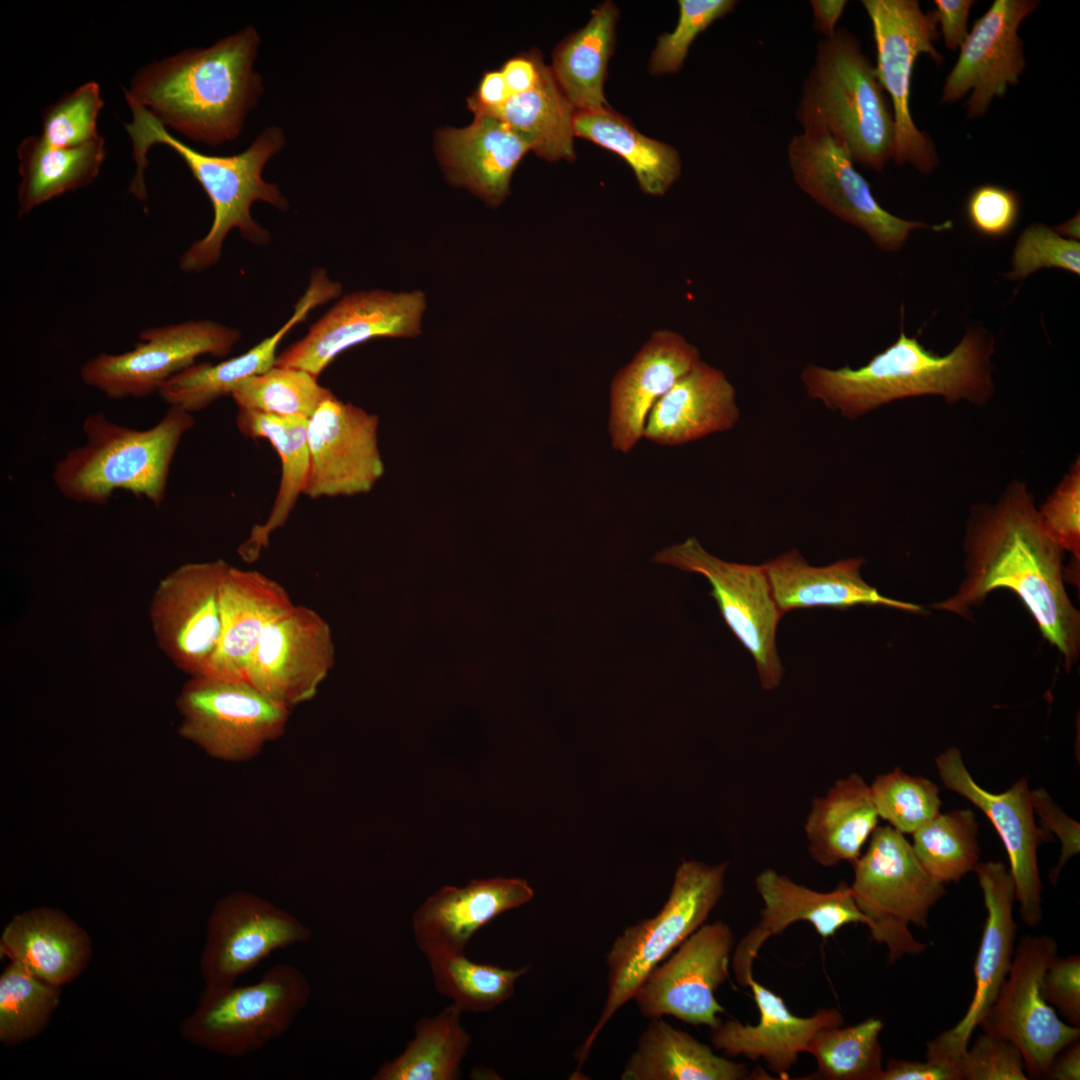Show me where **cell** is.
Here are the masks:
<instances>
[{"instance_id": "cell-12", "label": "cell", "mask_w": 1080, "mask_h": 1080, "mask_svg": "<svg viewBox=\"0 0 1080 1080\" xmlns=\"http://www.w3.org/2000/svg\"><path fill=\"white\" fill-rule=\"evenodd\" d=\"M787 155L798 187L830 213L862 230L883 251L900 250L915 229L940 231L951 227L950 221L929 225L885 210L867 180L854 168L848 152L824 130L795 135Z\"/></svg>"}, {"instance_id": "cell-6", "label": "cell", "mask_w": 1080, "mask_h": 1080, "mask_svg": "<svg viewBox=\"0 0 1080 1080\" xmlns=\"http://www.w3.org/2000/svg\"><path fill=\"white\" fill-rule=\"evenodd\" d=\"M194 424L191 413L173 406L143 430L117 424L102 411L90 413L82 423L86 442L55 464L52 479L64 497L78 503L104 505L116 490H125L159 507L176 450Z\"/></svg>"}, {"instance_id": "cell-19", "label": "cell", "mask_w": 1080, "mask_h": 1080, "mask_svg": "<svg viewBox=\"0 0 1080 1080\" xmlns=\"http://www.w3.org/2000/svg\"><path fill=\"white\" fill-rule=\"evenodd\" d=\"M426 310L421 291L383 290L343 296L276 359V366L305 370L316 377L346 349L377 337H415Z\"/></svg>"}, {"instance_id": "cell-48", "label": "cell", "mask_w": 1080, "mask_h": 1080, "mask_svg": "<svg viewBox=\"0 0 1080 1080\" xmlns=\"http://www.w3.org/2000/svg\"><path fill=\"white\" fill-rule=\"evenodd\" d=\"M870 790L879 818L902 834H913L940 813L938 786L900 768L877 775Z\"/></svg>"}, {"instance_id": "cell-51", "label": "cell", "mask_w": 1080, "mask_h": 1080, "mask_svg": "<svg viewBox=\"0 0 1080 1080\" xmlns=\"http://www.w3.org/2000/svg\"><path fill=\"white\" fill-rule=\"evenodd\" d=\"M1012 270L1006 277L1020 280L1042 268H1059L1080 273V243L1066 238L1041 223L1027 227L1019 236L1012 254Z\"/></svg>"}, {"instance_id": "cell-54", "label": "cell", "mask_w": 1080, "mask_h": 1080, "mask_svg": "<svg viewBox=\"0 0 1080 1080\" xmlns=\"http://www.w3.org/2000/svg\"><path fill=\"white\" fill-rule=\"evenodd\" d=\"M1019 212L1018 195L998 185L976 187L966 203V214L972 228L988 238H1001L1009 234L1017 223Z\"/></svg>"}, {"instance_id": "cell-57", "label": "cell", "mask_w": 1080, "mask_h": 1080, "mask_svg": "<svg viewBox=\"0 0 1080 1080\" xmlns=\"http://www.w3.org/2000/svg\"><path fill=\"white\" fill-rule=\"evenodd\" d=\"M879 1080H961L958 1068L949 1063L888 1059Z\"/></svg>"}, {"instance_id": "cell-63", "label": "cell", "mask_w": 1080, "mask_h": 1080, "mask_svg": "<svg viewBox=\"0 0 1080 1080\" xmlns=\"http://www.w3.org/2000/svg\"><path fill=\"white\" fill-rule=\"evenodd\" d=\"M1054 230L1058 234H1060V235H1062V236H1064L1066 238H1070V239H1075L1076 237L1078 238L1079 237V215L1077 214L1072 219L1066 221L1065 223H1063L1061 226L1057 227Z\"/></svg>"}, {"instance_id": "cell-13", "label": "cell", "mask_w": 1080, "mask_h": 1080, "mask_svg": "<svg viewBox=\"0 0 1080 1080\" xmlns=\"http://www.w3.org/2000/svg\"><path fill=\"white\" fill-rule=\"evenodd\" d=\"M653 561L704 576L724 621L754 658L762 688L779 687L783 666L776 633L783 614L762 565L722 560L707 552L695 537L659 551Z\"/></svg>"}, {"instance_id": "cell-40", "label": "cell", "mask_w": 1080, "mask_h": 1080, "mask_svg": "<svg viewBox=\"0 0 1080 1080\" xmlns=\"http://www.w3.org/2000/svg\"><path fill=\"white\" fill-rule=\"evenodd\" d=\"M574 134L621 156L632 168L641 190L665 194L681 173L679 153L672 146L640 133L609 107L576 112Z\"/></svg>"}, {"instance_id": "cell-16", "label": "cell", "mask_w": 1080, "mask_h": 1080, "mask_svg": "<svg viewBox=\"0 0 1080 1080\" xmlns=\"http://www.w3.org/2000/svg\"><path fill=\"white\" fill-rule=\"evenodd\" d=\"M222 559L183 564L158 583L149 617L155 641L190 677L206 674L221 633Z\"/></svg>"}, {"instance_id": "cell-33", "label": "cell", "mask_w": 1080, "mask_h": 1080, "mask_svg": "<svg viewBox=\"0 0 1080 1080\" xmlns=\"http://www.w3.org/2000/svg\"><path fill=\"white\" fill-rule=\"evenodd\" d=\"M864 562L863 558H847L817 567L809 565L793 549L761 565L783 615L795 609H848L858 605L921 611L920 606L885 597L866 583L860 574Z\"/></svg>"}, {"instance_id": "cell-27", "label": "cell", "mask_w": 1080, "mask_h": 1080, "mask_svg": "<svg viewBox=\"0 0 1080 1080\" xmlns=\"http://www.w3.org/2000/svg\"><path fill=\"white\" fill-rule=\"evenodd\" d=\"M533 896L528 882L520 878L472 880L462 888L444 886L415 911V941L426 957L463 954L475 932Z\"/></svg>"}, {"instance_id": "cell-50", "label": "cell", "mask_w": 1080, "mask_h": 1080, "mask_svg": "<svg viewBox=\"0 0 1080 1080\" xmlns=\"http://www.w3.org/2000/svg\"><path fill=\"white\" fill-rule=\"evenodd\" d=\"M734 0H680L679 18L671 33L661 35L652 52L649 72L653 75L675 73L683 65L696 37L714 21L728 14Z\"/></svg>"}, {"instance_id": "cell-43", "label": "cell", "mask_w": 1080, "mask_h": 1080, "mask_svg": "<svg viewBox=\"0 0 1080 1080\" xmlns=\"http://www.w3.org/2000/svg\"><path fill=\"white\" fill-rule=\"evenodd\" d=\"M912 835L918 861L944 885L958 883L979 863L978 823L969 808L938 813Z\"/></svg>"}, {"instance_id": "cell-25", "label": "cell", "mask_w": 1080, "mask_h": 1080, "mask_svg": "<svg viewBox=\"0 0 1080 1080\" xmlns=\"http://www.w3.org/2000/svg\"><path fill=\"white\" fill-rule=\"evenodd\" d=\"M755 888L763 901L760 920L737 944L731 959L736 981L743 987H749L754 979L752 967L765 942L791 924L806 921L823 939L848 924H868L845 881L821 892L766 868L756 876Z\"/></svg>"}, {"instance_id": "cell-8", "label": "cell", "mask_w": 1080, "mask_h": 1080, "mask_svg": "<svg viewBox=\"0 0 1080 1080\" xmlns=\"http://www.w3.org/2000/svg\"><path fill=\"white\" fill-rule=\"evenodd\" d=\"M311 996L305 974L280 963L253 984L204 988L196 1007L180 1022L179 1033L189 1044L209 1052L245 1056L285 1034Z\"/></svg>"}, {"instance_id": "cell-18", "label": "cell", "mask_w": 1080, "mask_h": 1080, "mask_svg": "<svg viewBox=\"0 0 1080 1080\" xmlns=\"http://www.w3.org/2000/svg\"><path fill=\"white\" fill-rule=\"evenodd\" d=\"M734 935L722 921L703 924L663 964L656 966L634 999L646 1018L673 1016L711 1028L721 1023L724 1008L715 998L729 978Z\"/></svg>"}, {"instance_id": "cell-4", "label": "cell", "mask_w": 1080, "mask_h": 1080, "mask_svg": "<svg viewBox=\"0 0 1080 1080\" xmlns=\"http://www.w3.org/2000/svg\"><path fill=\"white\" fill-rule=\"evenodd\" d=\"M128 105L132 121L124 126L131 138L136 162L129 191L141 201L147 198L144 171L148 165V150L154 144H164L183 159L213 208L209 231L180 259L182 271L201 272L217 263L223 242L232 229H239L243 238L257 245L270 241V233L251 216V206L255 201L266 202L282 211L289 206L278 185L262 177L266 163L284 148L286 140L282 128L266 127L240 153L208 155L171 135L147 108L135 103Z\"/></svg>"}, {"instance_id": "cell-30", "label": "cell", "mask_w": 1080, "mask_h": 1080, "mask_svg": "<svg viewBox=\"0 0 1080 1080\" xmlns=\"http://www.w3.org/2000/svg\"><path fill=\"white\" fill-rule=\"evenodd\" d=\"M341 290V285L330 280L325 270H314L293 315L273 335L247 352L218 364L195 363L167 380L157 393L169 406L188 413L203 410L219 398L231 395L243 380L275 366L283 337L311 310L338 297Z\"/></svg>"}, {"instance_id": "cell-36", "label": "cell", "mask_w": 1080, "mask_h": 1080, "mask_svg": "<svg viewBox=\"0 0 1080 1080\" xmlns=\"http://www.w3.org/2000/svg\"><path fill=\"white\" fill-rule=\"evenodd\" d=\"M747 1065L716 1055L712 1049L661 1017L652 1018L639 1037L621 1074L622 1080L766 1079Z\"/></svg>"}, {"instance_id": "cell-20", "label": "cell", "mask_w": 1080, "mask_h": 1080, "mask_svg": "<svg viewBox=\"0 0 1080 1080\" xmlns=\"http://www.w3.org/2000/svg\"><path fill=\"white\" fill-rule=\"evenodd\" d=\"M376 414L339 400H325L308 420L310 467L304 495L353 496L369 492L382 477Z\"/></svg>"}, {"instance_id": "cell-37", "label": "cell", "mask_w": 1080, "mask_h": 1080, "mask_svg": "<svg viewBox=\"0 0 1080 1080\" xmlns=\"http://www.w3.org/2000/svg\"><path fill=\"white\" fill-rule=\"evenodd\" d=\"M307 424L308 420L303 418L238 410V430L252 439H267L281 460V478L271 512L264 523L252 527L248 538L238 547L237 552L245 562L258 559L269 546L271 534L286 524L299 496L304 494L310 467Z\"/></svg>"}, {"instance_id": "cell-47", "label": "cell", "mask_w": 1080, "mask_h": 1080, "mask_svg": "<svg viewBox=\"0 0 1080 1080\" xmlns=\"http://www.w3.org/2000/svg\"><path fill=\"white\" fill-rule=\"evenodd\" d=\"M334 394L318 377L297 368L273 366L243 380L231 393L239 409L309 420Z\"/></svg>"}, {"instance_id": "cell-26", "label": "cell", "mask_w": 1080, "mask_h": 1080, "mask_svg": "<svg viewBox=\"0 0 1080 1080\" xmlns=\"http://www.w3.org/2000/svg\"><path fill=\"white\" fill-rule=\"evenodd\" d=\"M700 361L698 348L681 334H651L611 381L608 434L615 451L626 454L637 445L654 404Z\"/></svg>"}, {"instance_id": "cell-23", "label": "cell", "mask_w": 1080, "mask_h": 1080, "mask_svg": "<svg viewBox=\"0 0 1080 1080\" xmlns=\"http://www.w3.org/2000/svg\"><path fill=\"white\" fill-rule=\"evenodd\" d=\"M935 762L945 788L971 801L993 824L1008 854L1020 916L1027 926H1037L1043 916L1037 850L1047 833L1036 826L1027 780L995 794L975 782L957 747L940 753Z\"/></svg>"}, {"instance_id": "cell-56", "label": "cell", "mask_w": 1080, "mask_h": 1080, "mask_svg": "<svg viewBox=\"0 0 1080 1080\" xmlns=\"http://www.w3.org/2000/svg\"><path fill=\"white\" fill-rule=\"evenodd\" d=\"M1031 800L1034 813H1037L1042 822V828L1054 832L1061 842V855L1059 862L1051 870L1049 879L1054 885L1065 864L1080 850V826L1079 823L1067 816L1063 810L1052 800L1044 789L1031 791Z\"/></svg>"}, {"instance_id": "cell-34", "label": "cell", "mask_w": 1080, "mask_h": 1080, "mask_svg": "<svg viewBox=\"0 0 1080 1080\" xmlns=\"http://www.w3.org/2000/svg\"><path fill=\"white\" fill-rule=\"evenodd\" d=\"M93 954L88 932L65 912L35 907L16 914L0 937V955L50 984L78 978Z\"/></svg>"}, {"instance_id": "cell-5", "label": "cell", "mask_w": 1080, "mask_h": 1080, "mask_svg": "<svg viewBox=\"0 0 1080 1080\" xmlns=\"http://www.w3.org/2000/svg\"><path fill=\"white\" fill-rule=\"evenodd\" d=\"M796 118L803 131L829 133L866 169L881 172L893 157L891 103L859 39L845 27L817 43Z\"/></svg>"}, {"instance_id": "cell-9", "label": "cell", "mask_w": 1080, "mask_h": 1080, "mask_svg": "<svg viewBox=\"0 0 1080 1080\" xmlns=\"http://www.w3.org/2000/svg\"><path fill=\"white\" fill-rule=\"evenodd\" d=\"M864 853L852 865L855 903L867 918L870 938L884 944L893 963L926 949L910 925L926 928L930 909L945 894L918 861L904 834L878 826Z\"/></svg>"}, {"instance_id": "cell-58", "label": "cell", "mask_w": 1080, "mask_h": 1080, "mask_svg": "<svg viewBox=\"0 0 1080 1080\" xmlns=\"http://www.w3.org/2000/svg\"><path fill=\"white\" fill-rule=\"evenodd\" d=\"M975 1L935 0V15L947 48L955 50L965 41L969 12Z\"/></svg>"}, {"instance_id": "cell-15", "label": "cell", "mask_w": 1080, "mask_h": 1080, "mask_svg": "<svg viewBox=\"0 0 1080 1080\" xmlns=\"http://www.w3.org/2000/svg\"><path fill=\"white\" fill-rule=\"evenodd\" d=\"M240 336L239 330L211 320L146 328L131 350L101 353L87 360L80 377L113 400L146 397L194 365L197 357L228 355Z\"/></svg>"}, {"instance_id": "cell-45", "label": "cell", "mask_w": 1080, "mask_h": 1080, "mask_svg": "<svg viewBox=\"0 0 1080 1080\" xmlns=\"http://www.w3.org/2000/svg\"><path fill=\"white\" fill-rule=\"evenodd\" d=\"M436 990L462 1012H488L512 997L515 983L529 966L506 969L468 960L463 954L427 957Z\"/></svg>"}, {"instance_id": "cell-53", "label": "cell", "mask_w": 1080, "mask_h": 1080, "mask_svg": "<svg viewBox=\"0 0 1080 1080\" xmlns=\"http://www.w3.org/2000/svg\"><path fill=\"white\" fill-rule=\"evenodd\" d=\"M961 1080H1026L1020 1050L1011 1042L986 1033L978 1036L957 1064Z\"/></svg>"}, {"instance_id": "cell-61", "label": "cell", "mask_w": 1080, "mask_h": 1080, "mask_svg": "<svg viewBox=\"0 0 1080 1080\" xmlns=\"http://www.w3.org/2000/svg\"><path fill=\"white\" fill-rule=\"evenodd\" d=\"M1052 1080L1080 1079L1079 1040L1061 1050L1051 1063L1046 1077Z\"/></svg>"}, {"instance_id": "cell-10", "label": "cell", "mask_w": 1080, "mask_h": 1080, "mask_svg": "<svg viewBox=\"0 0 1080 1080\" xmlns=\"http://www.w3.org/2000/svg\"><path fill=\"white\" fill-rule=\"evenodd\" d=\"M180 736L218 760L253 758L286 728L290 709L246 680L195 676L176 702Z\"/></svg>"}, {"instance_id": "cell-49", "label": "cell", "mask_w": 1080, "mask_h": 1080, "mask_svg": "<svg viewBox=\"0 0 1080 1080\" xmlns=\"http://www.w3.org/2000/svg\"><path fill=\"white\" fill-rule=\"evenodd\" d=\"M103 106L99 84L95 81L83 83L45 108L40 135L59 147L94 141L101 137L97 131V118Z\"/></svg>"}, {"instance_id": "cell-3", "label": "cell", "mask_w": 1080, "mask_h": 1080, "mask_svg": "<svg viewBox=\"0 0 1080 1080\" xmlns=\"http://www.w3.org/2000/svg\"><path fill=\"white\" fill-rule=\"evenodd\" d=\"M994 351L993 336L982 328L969 329L945 355L926 349L901 329L890 346L859 368L809 364L802 369L800 379L811 399L847 419H857L896 400L924 395L981 406L994 393Z\"/></svg>"}, {"instance_id": "cell-39", "label": "cell", "mask_w": 1080, "mask_h": 1080, "mask_svg": "<svg viewBox=\"0 0 1080 1080\" xmlns=\"http://www.w3.org/2000/svg\"><path fill=\"white\" fill-rule=\"evenodd\" d=\"M618 15L616 5L605 1L592 11L584 27L566 37L553 52L550 68L576 112L608 107L603 87Z\"/></svg>"}, {"instance_id": "cell-28", "label": "cell", "mask_w": 1080, "mask_h": 1080, "mask_svg": "<svg viewBox=\"0 0 1080 1080\" xmlns=\"http://www.w3.org/2000/svg\"><path fill=\"white\" fill-rule=\"evenodd\" d=\"M435 143L448 179L491 206L505 199L514 170L531 150L510 125L486 114H475L465 127L439 130Z\"/></svg>"}, {"instance_id": "cell-59", "label": "cell", "mask_w": 1080, "mask_h": 1080, "mask_svg": "<svg viewBox=\"0 0 1080 1080\" xmlns=\"http://www.w3.org/2000/svg\"><path fill=\"white\" fill-rule=\"evenodd\" d=\"M546 65L538 52H528L508 59L500 69L510 97L533 89Z\"/></svg>"}, {"instance_id": "cell-31", "label": "cell", "mask_w": 1080, "mask_h": 1080, "mask_svg": "<svg viewBox=\"0 0 1080 1080\" xmlns=\"http://www.w3.org/2000/svg\"><path fill=\"white\" fill-rule=\"evenodd\" d=\"M293 605L275 580L229 565L221 586L220 638L203 676L247 681V669L264 630Z\"/></svg>"}, {"instance_id": "cell-60", "label": "cell", "mask_w": 1080, "mask_h": 1080, "mask_svg": "<svg viewBox=\"0 0 1080 1080\" xmlns=\"http://www.w3.org/2000/svg\"><path fill=\"white\" fill-rule=\"evenodd\" d=\"M510 98L501 70L483 74L477 90L467 99L468 108L475 114H485L502 106Z\"/></svg>"}, {"instance_id": "cell-41", "label": "cell", "mask_w": 1080, "mask_h": 1080, "mask_svg": "<svg viewBox=\"0 0 1080 1080\" xmlns=\"http://www.w3.org/2000/svg\"><path fill=\"white\" fill-rule=\"evenodd\" d=\"M575 109L546 66L540 81L531 90L511 96L486 115L496 117L521 134L531 150L549 161H572Z\"/></svg>"}, {"instance_id": "cell-21", "label": "cell", "mask_w": 1080, "mask_h": 1080, "mask_svg": "<svg viewBox=\"0 0 1080 1080\" xmlns=\"http://www.w3.org/2000/svg\"><path fill=\"white\" fill-rule=\"evenodd\" d=\"M334 664L329 625L315 610L293 605L264 630L247 681L291 709L313 699Z\"/></svg>"}, {"instance_id": "cell-35", "label": "cell", "mask_w": 1080, "mask_h": 1080, "mask_svg": "<svg viewBox=\"0 0 1080 1080\" xmlns=\"http://www.w3.org/2000/svg\"><path fill=\"white\" fill-rule=\"evenodd\" d=\"M870 785L857 773L838 779L813 799L804 831L811 858L823 867L853 865L878 827Z\"/></svg>"}, {"instance_id": "cell-24", "label": "cell", "mask_w": 1080, "mask_h": 1080, "mask_svg": "<svg viewBox=\"0 0 1080 1080\" xmlns=\"http://www.w3.org/2000/svg\"><path fill=\"white\" fill-rule=\"evenodd\" d=\"M1037 5L1032 0L992 3L960 46L959 57L943 86L942 102L954 103L971 92L967 115L981 117L994 97H1003L1009 85L1018 83L1025 59L1017 30Z\"/></svg>"}, {"instance_id": "cell-1", "label": "cell", "mask_w": 1080, "mask_h": 1080, "mask_svg": "<svg viewBox=\"0 0 1080 1080\" xmlns=\"http://www.w3.org/2000/svg\"><path fill=\"white\" fill-rule=\"evenodd\" d=\"M965 552L964 582L935 606L963 616L992 590L1010 589L1071 666L1079 655L1080 617L1064 587V551L1044 530L1024 483L1013 481L996 503L972 513Z\"/></svg>"}, {"instance_id": "cell-22", "label": "cell", "mask_w": 1080, "mask_h": 1080, "mask_svg": "<svg viewBox=\"0 0 1080 1080\" xmlns=\"http://www.w3.org/2000/svg\"><path fill=\"white\" fill-rule=\"evenodd\" d=\"M987 917L974 964L975 989L964 1017L927 1043L926 1059L957 1066L1008 976L1015 951L1017 923L1013 878L1000 861L978 863L974 870ZM958 1068V1067H957Z\"/></svg>"}, {"instance_id": "cell-62", "label": "cell", "mask_w": 1080, "mask_h": 1080, "mask_svg": "<svg viewBox=\"0 0 1080 1080\" xmlns=\"http://www.w3.org/2000/svg\"><path fill=\"white\" fill-rule=\"evenodd\" d=\"M810 4L814 15V29L822 33L824 38L834 35L836 24L845 9L847 1L811 0Z\"/></svg>"}, {"instance_id": "cell-7", "label": "cell", "mask_w": 1080, "mask_h": 1080, "mask_svg": "<svg viewBox=\"0 0 1080 1080\" xmlns=\"http://www.w3.org/2000/svg\"><path fill=\"white\" fill-rule=\"evenodd\" d=\"M728 863L708 865L684 860L676 870L670 895L657 915L628 926L606 955L608 992L602 1013L576 1053L578 1070L612 1016L629 1000L650 972L705 924L724 893Z\"/></svg>"}, {"instance_id": "cell-38", "label": "cell", "mask_w": 1080, "mask_h": 1080, "mask_svg": "<svg viewBox=\"0 0 1080 1080\" xmlns=\"http://www.w3.org/2000/svg\"><path fill=\"white\" fill-rule=\"evenodd\" d=\"M21 181L17 192L19 216L41 204L91 184L106 157L101 136L74 147L48 143L40 134L25 137L17 148Z\"/></svg>"}, {"instance_id": "cell-2", "label": "cell", "mask_w": 1080, "mask_h": 1080, "mask_svg": "<svg viewBox=\"0 0 1080 1080\" xmlns=\"http://www.w3.org/2000/svg\"><path fill=\"white\" fill-rule=\"evenodd\" d=\"M259 46V33L250 25L209 47L153 61L134 73L125 99L196 143L233 141L264 92L254 69Z\"/></svg>"}, {"instance_id": "cell-32", "label": "cell", "mask_w": 1080, "mask_h": 1080, "mask_svg": "<svg viewBox=\"0 0 1080 1080\" xmlns=\"http://www.w3.org/2000/svg\"><path fill=\"white\" fill-rule=\"evenodd\" d=\"M739 419L734 386L720 369L700 361L654 404L643 438L679 446L731 430Z\"/></svg>"}, {"instance_id": "cell-46", "label": "cell", "mask_w": 1080, "mask_h": 1080, "mask_svg": "<svg viewBox=\"0 0 1080 1080\" xmlns=\"http://www.w3.org/2000/svg\"><path fill=\"white\" fill-rule=\"evenodd\" d=\"M61 987L9 962L0 976V1041L21 1045L40 1035L61 1000Z\"/></svg>"}, {"instance_id": "cell-55", "label": "cell", "mask_w": 1080, "mask_h": 1080, "mask_svg": "<svg viewBox=\"0 0 1080 1080\" xmlns=\"http://www.w3.org/2000/svg\"><path fill=\"white\" fill-rule=\"evenodd\" d=\"M1042 994L1065 1019V1022L1080 1025V957L1071 955L1063 958L1056 956L1042 980Z\"/></svg>"}, {"instance_id": "cell-52", "label": "cell", "mask_w": 1080, "mask_h": 1080, "mask_svg": "<svg viewBox=\"0 0 1080 1080\" xmlns=\"http://www.w3.org/2000/svg\"><path fill=\"white\" fill-rule=\"evenodd\" d=\"M1040 522L1051 539L1065 552L1080 558V461L1069 471L1038 509Z\"/></svg>"}, {"instance_id": "cell-14", "label": "cell", "mask_w": 1080, "mask_h": 1080, "mask_svg": "<svg viewBox=\"0 0 1080 1080\" xmlns=\"http://www.w3.org/2000/svg\"><path fill=\"white\" fill-rule=\"evenodd\" d=\"M1056 956L1052 937L1024 936L997 999L979 1025L983 1033L1020 1050L1028 1078H1045L1057 1054L1080 1036L1079 1027L1062 1021L1042 994L1043 977Z\"/></svg>"}, {"instance_id": "cell-17", "label": "cell", "mask_w": 1080, "mask_h": 1080, "mask_svg": "<svg viewBox=\"0 0 1080 1080\" xmlns=\"http://www.w3.org/2000/svg\"><path fill=\"white\" fill-rule=\"evenodd\" d=\"M311 929L291 913L246 891L216 901L208 920L200 956L205 988L236 984L273 952L307 942Z\"/></svg>"}, {"instance_id": "cell-11", "label": "cell", "mask_w": 1080, "mask_h": 1080, "mask_svg": "<svg viewBox=\"0 0 1080 1080\" xmlns=\"http://www.w3.org/2000/svg\"><path fill=\"white\" fill-rule=\"evenodd\" d=\"M877 50L878 79L890 96L895 122L892 159L930 173L938 164L932 141L915 125L910 112L911 77L920 54L943 62L935 49L938 39L934 11L924 13L916 0H863Z\"/></svg>"}, {"instance_id": "cell-42", "label": "cell", "mask_w": 1080, "mask_h": 1080, "mask_svg": "<svg viewBox=\"0 0 1080 1080\" xmlns=\"http://www.w3.org/2000/svg\"><path fill=\"white\" fill-rule=\"evenodd\" d=\"M462 1010L449 1005L415 1025V1036L393 1060L385 1061L374 1080H456L471 1037L460 1022Z\"/></svg>"}, {"instance_id": "cell-29", "label": "cell", "mask_w": 1080, "mask_h": 1080, "mask_svg": "<svg viewBox=\"0 0 1080 1080\" xmlns=\"http://www.w3.org/2000/svg\"><path fill=\"white\" fill-rule=\"evenodd\" d=\"M759 1010L756 1025L730 1019L711 1028L710 1039L716 1049L729 1057L739 1055L756 1061L784 1078L806 1052L810 1041L821 1029L841 1026L844 1018L834 1008L818 1009L812 1016L794 1015L783 999L754 979L749 983Z\"/></svg>"}, {"instance_id": "cell-44", "label": "cell", "mask_w": 1080, "mask_h": 1080, "mask_svg": "<svg viewBox=\"0 0 1080 1080\" xmlns=\"http://www.w3.org/2000/svg\"><path fill=\"white\" fill-rule=\"evenodd\" d=\"M883 1027L880 1019L868 1018L853 1026L819 1030L806 1051L817 1063L816 1072L809 1078L879 1080L883 1070L879 1035Z\"/></svg>"}]
</instances>
